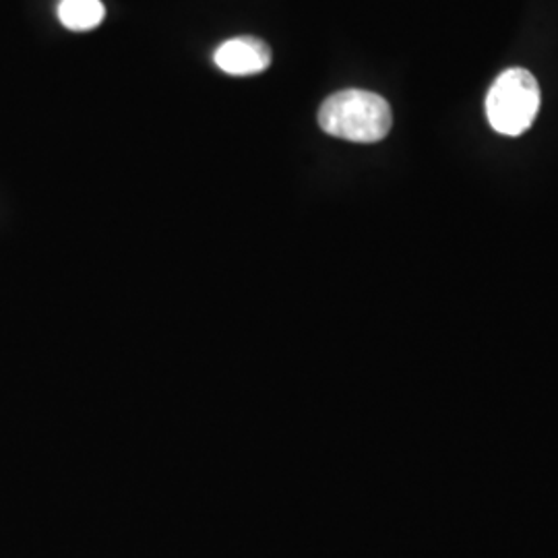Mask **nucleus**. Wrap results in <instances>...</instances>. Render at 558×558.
<instances>
[{
    "label": "nucleus",
    "instance_id": "obj_2",
    "mask_svg": "<svg viewBox=\"0 0 558 558\" xmlns=\"http://www.w3.org/2000/svg\"><path fill=\"white\" fill-rule=\"evenodd\" d=\"M539 87L525 69H509L493 83L486 96L490 126L507 137L523 135L538 117Z\"/></svg>",
    "mask_w": 558,
    "mask_h": 558
},
{
    "label": "nucleus",
    "instance_id": "obj_3",
    "mask_svg": "<svg viewBox=\"0 0 558 558\" xmlns=\"http://www.w3.org/2000/svg\"><path fill=\"white\" fill-rule=\"evenodd\" d=\"M214 60L218 69L232 77H251L263 73L271 64V50L265 41L251 36L223 41Z\"/></svg>",
    "mask_w": 558,
    "mask_h": 558
},
{
    "label": "nucleus",
    "instance_id": "obj_4",
    "mask_svg": "<svg viewBox=\"0 0 558 558\" xmlns=\"http://www.w3.org/2000/svg\"><path fill=\"white\" fill-rule=\"evenodd\" d=\"M106 17L100 0H60L59 20L71 32L96 29Z\"/></svg>",
    "mask_w": 558,
    "mask_h": 558
},
{
    "label": "nucleus",
    "instance_id": "obj_1",
    "mask_svg": "<svg viewBox=\"0 0 558 558\" xmlns=\"http://www.w3.org/2000/svg\"><path fill=\"white\" fill-rule=\"evenodd\" d=\"M319 124L327 135L338 140L377 143L389 135L393 114L391 106L377 94L345 89L323 101Z\"/></svg>",
    "mask_w": 558,
    "mask_h": 558
}]
</instances>
